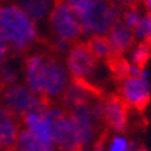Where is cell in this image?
Returning a JSON list of instances; mask_svg holds the SVG:
<instances>
[{"instance_id":"obj_3","label":"cell","mask_w":151,"mask_h":151,"mask_svg":"<svg viewBox=\"0 0 151 151\" xmlns=\"http://www.w3.org/2000/svg\"><path fill=\"white\" fill-rule=\"evenodd\" d=\"M74 14L80 22L82 35L91 37L105 35L120 19L121 10L110 5L108 0H87Z\"/></svg>"},{"instance_id":"obj_15","label":"cell","mask_w":151,"mask_h":151,"mask_svg":"<svg viewBox=\"0 0 151 151\" xmlns=\"http://www.w3.org/2000/svg\"><path fill=\"white\" fill-rule=\"evenodd\" d=\"M56 0H18V6L35 23L48 18Z\"/></svg>"},{"instance_id":"obj_22","label":"cell","mask_w":151,"mask_h":151,"mask_svg":"<svg viewBox=\"0 0 151 151\" xmlns=\"http://www.w3.org/2000/svg\"><path fill=\"white\" fill-rule=\"evenodd\" d=\"M73 42L65 40V39H59V37H55L53 41V48L58 53H68L69 50L71 48Z\"/></svg>"},{"instance_id":"obj_17","label":"cell","mask_w":151,"mask_h":151,"mask_svg":"<svg viewBox=\"0 0 151 151\" xmlns=\"http://www.w3.org/2000/svg\"><path fill=\"white\" fill-rule=\"evenodd\" d=\"M86 45L94 58H97L98 60H105L111 57V50L104 35L91 36Z\"/></svg>"},{"instance_id":"obj_26","label":"cell","mask_w":151,"mask_h":151,"mask_svg":"<svg viewBox=\"0 0 151 151\" xmlns=\"http://www.w3.org/2000/svg\"><path fill=\"white\" fill-rule=\"evenodd\" d=\"M63 1H64L73 10V12H75L78 9H80L87 1V0H63Z\"/></svg>"},{"instance_id":"obj_9","label":"cell","mask_w":151,"mask_h":151,"mask_svg":"<svg viewBox=\"0 0 151 151\" xmlns=\"http://www.w3.org/2000/svg\"><path fill=\"white\" fill-rule=\"evenodd\" d=\"M47 109V108H46ZM44 110H32L23 116V121L26 124V129L34 134L44 144L55 147L53 143V124L52 120Z\"/></svg>"},{"instance_id":"obj_8","label":"cell","mask_w":151,"mask_h":151,"mask_svg":"<svg viewBox=\"0 0 151 151\" xmlns=\"http://www.w3.org/2000/svg\"><path fill=\"white\" fill-rule=\"evenodd\" d=\"M151 98V82L149 78L128 76L121 81L120 99L131 108L143 109Z\"/></svg>"},{"instance_id":"obj_10","label":"cell","mask_w":151,"mask_h":151,"mask_svg":"<svg viewBox=\"0 0 151 151\" xmlns=\"http://www.w3.org/2000/svg\"><path fill=\"white\" fill-rule=\"evenodd\" d=\"M69 115L75 124L81 146H91L96 137V120L90 104H83L70 109Z\"/></svg>"},{"instance_id":"obj_7","label":"cell","mask_w":151,"mask_h":151,"mask_svg":"<svg viewBox=\"0 0 151 151\" xmlns=\"http://www.w3.org/2000/svg\"><path fill=\"white\" fill-rule=\"evenodd\" d=\"M99 62L91 53L86 44H78L73 45L67 53L65 68L73 80L88 83L91 79L97 76Z\"/></svg>"},{"instance_id":"obj_16","label":"cell","mask_w":151,"mask_h":151,"mask_svg":"<svg viewBox=\"0 0 151 151\" xmlns=\"http://www.w3.org/2000/svg\"><path fill=\"white\" fill-rule=\"evenodd\" d=\"M14 151H55V147L40 142L28 129L19 132Z\"/></svg>"},{"instance_id":"obj_27","label":"cell","mask_w":151,"mask_h":151,"mask_svg":"<svg viewBox=\"0 0 151 151\" xmlns=\"http://www.w3.org/2000/svg\"><path fill=\"white\" fill-rule=\"evenodd\" d=\"M91 151H106L105 150V144L102 142H98L93 145V147H91Z\"/></svg>"},{"instance_id":"obj_25","label":"cell","mask_w":151,"mask_h":151,"mask_svg":"<svg viewBox=\"0 0 151 151\" xmlns=\"http://www.w3.org/2000/svg\"><path fill=\"white\" fill-rule=\"evenodd\" d=\"M108 3L112 6L117 7L119 10H123L126 7L133 6L135 4V0H108Z\"/></svg>"},{"instance_id":"obj_2","label":"cell","mask_w":151,"mask_h":151,"mask_svg":"<svg viewBox=\"0 0 151 151\" xmlns=\"http://www.w3.org/2000/svg\"><path fill=\"white\" fill-rule=\"evenodd\" d=\"M0 30L6 37L10 50L23 53L37 40V27L16 4L0 6Z\"/></svg>"},{"instance_id":"obj_18","label":"cell","mask_w":151,"mask_h":151,"mask_svg":"<svg viewBox=\"0 0 151 151\" xmlns=\"http://www.w3.org/2000/svg\"><path fill=\"white\" fill-rule=\"evenodd\" d=\"M129 63L139 67H145L149 59L151 58V45L149 42H138L132 46L128 51Z\"/></svg>"},{"instance_id":"obj_4","label":"cell","mask_w":151,"mask_h":151,"mask_svg":"<svg viewBox=\"0 0 151 151\" xmlns=\"http://www.w3.org/2000/svg\"><path fill=\"white\" fill-rule=\"evenodd\" d=\"M3 106L14 116H24L32 110H44L48 106V102L32 92L24 85L7 86L3 94Z\"/></svg>"},{"instance_id":"obj_13","label":"cell","mask_w":151,"mask_h":151,"mask_svg":"<svg viewBox=\"0 0 151 151\" xmlns=\"http://www.w3.org/2000/svg\"><path fill=\"white\" fill-rule=\"evenodd\" d=\"M60 97L64 105L69 109L83 104H91L94 98L93 90L90 85L79 80H71Z\"/></svg>"},{"instance_id":"obj_14","label":"cell","mask_w":151,"mask_h":151,"mask_svg":"<svg viewBox=\"0 0 151 151\" xmlns=\"http://www.w3.org/2000/svg\"><path fill=\"white\" fill-rule=\"evenodd\" d=\"M19 134L15 116L0 105V143L5 151H14Z\"/></svg>"},{"instance_id":"obj_23","label":"cell","mask_w":151,"mask_h":151,"mask_svg":"<svg viewBox=\"0 0 151 151\" xmlns=\"http://www.w3.org/2000/svg\"><path fill=\"white\" fill-rule=\"evenodd\" d=\"M9 51H10V45L6 40V37L4 36V34L1 33V30H0V64L6 60Z\"/></svg>"},{"instance_id":"obj_31","label":"cell","mask_w":151,"mask_h":151,"mask_svg":"<svg viewBox=\"0 0 151 151\" xmlns=\"http://www.w3.org/2000/svg\"><path fill=\"white\" fill-rule=\"evenodd\" d=\"M1 149H3V147H1V143H0V151H1Z\"/></svg>"},{"instance_id":"obj_21","label":"cell","mask_w":151,"mask_h":151,"mask_svg":"<svg viewBox=\"0 0 151 151\" xmlns=\"http://www.w3.org/2000/svg\"><path fill=\"white\" fill-rule=\"evenodd\" d=\"M132 142L128 140L127 137H124L122 133H116L114 137H111L109 143L105 145L106 151H128L131 147Z\"/></svg>"},{"instance_id":"obj_30","label":"cell","mask_w":151,"mask_h":151,"mask_svg":"<svg viewBox=\"0 0 151 151\" xmlns=\"http://www.w3.org/2000/svg\"><path fill=\"white\" fill-rule=\"evenodd\" d=\"M138 151H149L147 149H144V147H139V149H138Z\"/></svg>"},{"instance_id":"obj_11","label":"cell","mask_w":151,"mask_h":151,"mask_svg":"<svg viewBox=\"0 0 151 151\" xmlns=\"http://www.w3.org/2000/svg\"><path fill=\"white\" fill-rule=\"evenodd\" d=\"M104 36L110 46L111 56L115 57L127 53L135 44L133 32L127 27H124L120 21L112 24V27L108 30Z\"/></svg>"},{"instance_id":"obj_28","label":"cell","mask_w":151,"mask_h":151,"mask_svg":"<svg viewBox=\"0 0 151 151\" xmlns=\"http://www.w3.org/2000/svg\"><path fill=\"white\" fill-rule=\"evenodd\" d=\"M143 4L147 10V12H151V0H143Z\"/></svg>"},{"instance_id":"obj_1","label":"cell","mask_w":151,"mask_h":151,"mask_svg":"<svg viewBox=\"0 0 151 151\" xmlns=\"http://www.w3.org/2000/svg\"><path fill=\"white\" fill-rule=\"evenodd\" d=\"M24 76L28 88L46 100L60 97L71 81L65 65L58 59L41 53L27 58Z\"/></svg>"},{"instance_id":"obj_29","label":"cell","mask_w":151,"mask_h":151,"mask_svg":"<svg viewBox=\"0 0 151 151\" xmlns=\"http://www.w3.org/2000/svg\"><path fill=\"white\" fill-rule=\"evenodd\" d=\"M138 149H139V146H138L135 143H132V144H131V147H129L128 151H138Z\"/></svg>"},{"instance_id":"obj_20","label":"cell","mask_w":151,"mask_h":151,"mask_svg":"<svg viewBox=\"0 0 151 151\" xmlns=\"http://www.w3.org/2000/svg\"><path fill=\"white\" fill-rule=\"evenodd\" d=\"M142 17H143V14L139 11V9H138L135 5H133V6L121 10V15H120L119 21L124 27H127L128 29L133 30L138 26V23L140 22Z\"/></svg>"},{"instance_id":"obj_24","label":"cell","mask_w":151,"mask_h":151,"mask_svg":"<svg viewBox=\"0 0 151 151\" xmlns=\"http://www.w3.org/2000/svg\"><path fill=\"white\" fill-rule=\"evenodd\" d=\"M143 24L145 28V33H146V42H149L151 45V12L143 15Z\"/></svg>"},{"instance_id":"obj_12","label":"cell","mask_w":151,"mask_h":151,"mask_svg":"<svg viewBox=\"0 0 151 151\" xmlns=\"http://www.w3.org/2000/svg\"><path fill=\"white\" fill-rule=\"evenodd\" d=\"M103 120L116 133H122L127 127V105L120 98H110L104 102V117Z\"/></svg>"},{"instance_id":"obj_19","label":"cell","mask_w":151,"mask_h":151,"mask_svg":"<svg viewBox=\"0 0 151 151\" xmlns=\"http://www.w3.org/2000/svg\"><path fill=\"white\" fill-rule=\"evenodd\" d=\"M19 78V69L12 62L5 60L0 64V86H11Z\"/></svg>"},{"instance_id":"obj_6","label":"cell","mask_w":151,"mask_h":151,"mask_svg":"<svg viewBox=\"0 0 151 151\" xmlns=\"http://www.w3.org/2000/svg\"><path fill=\"white\" fill-rule=\"evenodd\" d=\"M46 112L53 124L55 147H58L60 151H79L81 144L70 115L62 108L51 105L47 106Z\"/></svg>"},{"instance_id":"obj_5","label":"cell","mask_w":151,"mask_h":151,"mask_svg":"<svg viewBox=\"0 0 151 151\" xmlns=\"http://www.w3.org/2000/svg\"><path fill=\"white\" fill-rule=\"evenodd\" d=\"M47 19L55 37L65 39L74 44L82 36V29L76 15L63 0H56Z\"/></svg>"}]
</instances>
